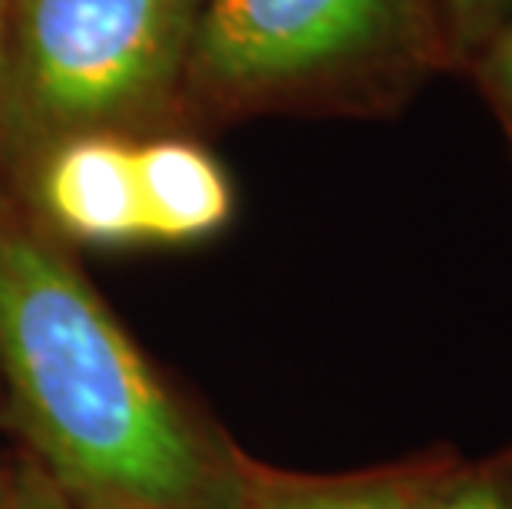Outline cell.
I'll list each match as a JSON object with an SVG mask.
<instances>
[{
	"mask_svg": "<svg viewBox=\"0 0 512 509\" xmlns=\"http://www.w3.org/2000/svg\"><path fill=\"white\" fill-rule=\"evenodd\" d=\"M0 430L76 509H228L242 443L0 189Z\"/></svg>",
	"mask_w": 512,
	"mask_h": 509,
	"instance_id": "cell-1",
	"label": "cell"
},
{
	"mask_svg": "<svg viewBox=\"0 0 512 509\" xmlns=\"http://www.w3.org/2000/svg\"><path fill=\"white\" fill-rule=\"evenodd\" d=\"M443 70L433 0H199L185 110L377 116Z\"/></svg>",
	"mask_w": 512,
	"mask_h": 509,
	"instance_id": "cell-2",
	"label": "cell"
},
{
	"mask_svg": "<svg viewBox=\"0 0 512 509\" xmlns=\"http://www.w3.org/2000/svg\"><path fill=\"white\" fill-rule=\"evenodd\" d=\"M195 20L199 0H14L4 80L10 189L60 139L182 129Z\"/></svg>",
	"mask_w": 512,
	"mask_h": 509,
	"instance_id": "cell-3",
	"label": "cell"
},
{
	"mask_svg": "<svg viewBox=\"0 0 512 509\" xmlns=\"http://www.w3.org/2000/svg\"><path fill=\"white\" fill-rule=\"evenodd\" d=\"M136 143L116 133L60 139L30 162L14 192L73 252L143 245Z\"/></svg>",
	"mask_w": 512,
	"mask_h": 509,
	"instance_id": "cell-4",
	"label": "cell"
},
{
	"mask_svg": "<svg viewBox=\"0 0 512 509\" xmlns=\"http://www.w3.org/2000/svg\"><path fill=\"white\" fill-rule=\"evenodd\" d=\"M143 245H202L228 229L235 186L222 159L185 129L136 143Z\"/></svg>",
	"mask_w": 512,
	"mask_h": 509,
	"instance_id": "cell-5",
	"label": "cell"
},
{
	"mask_svg": "<svg viewBox=\"0 0 512 509\" xmlns=\"http://www.w3.org/2000/svg\"><path fill=\"white\" fill-rule=\"evenodd\" d=\"M456 457V447H430L410 457L344 473L281 470L242 450L228 509H400Z\"/></svg>",
	"mask_w": 512,
	"mask_h": 509,
	"instance_id": "cell-6",
	"label": "cell"
},
{
	"mask_svg": "<svg viewBox=\"0 0 512 509\" xmlns=\"http://www.w3.org/2000/svg\"><path fill=\"white\" fill-rule=\"evenodd\" d=\"M400 509H512V443L479 460L456 450Z\"/></svg>",
	"mask_w": 512,
	"mask_h": 509,
	"instance_id": "cell-7",
	"label": "cell"
},
{
	"mask_svg": "<svg viewBox=\"0 0 512 509\" xmlns=\"http://www.w3.org/2000/svg\"><path fill=\"white\" fill-rule=\"evenodd\" d=\"M463 73L476 83L489 113L496 116L499 133H503L512 159V4L496 20V27L489 30L486 40L476 47Z\"/></svg>",
	"mask_w": 512,
	"mask_h": 509,
	"instance_id": "cell-8",
	"label": "cell"
},
{
	"mask_svg": "<svg viewBox=\"0 0 512 509\" xmlns=\"http://www.w3.org/2000/svg\"><path fill=\"white\" fill-rule=\"evenodd\" d=\"M509 4L512 0H433L456 73L466 70L476 47L496 27V20L506 14Z\"/></svg>",
	"mask_w": 512,
	"mask_h": 509,
	"instance_id": "cell-9",
	"label": "cell"
},
{
	"mask_svg": "<svg viewBox=\"0 0 512 509\" xmlns=\"http://www.w3.org/2000/svg\"><path fill=\"white\" fill-rule=\"evenodd\" d=\"M0 509H76V503L30 453L14 447L0 460Z\"/></svg>",
	"mask_w": 512,
	"mask_h": 509,
	"instance_id": "cell-10",
	"label": "cell"
},
{
	"mask_svg": "<svg viewBox=\"0 0 512 509\" xmlns=\"http://www.w3.org/2000/svg\"><path fill=\"white\" fill-rule=\"evenodd\" d=\"M10 4L14 0H0V189L10 186L7 166H4V80H7V34H10Z\"/></svg>",
	"mask_w": 512,
	"mask_h": 509,
	"instance_id": "cell-11",
	"label": "cell"
}]
</instances>
